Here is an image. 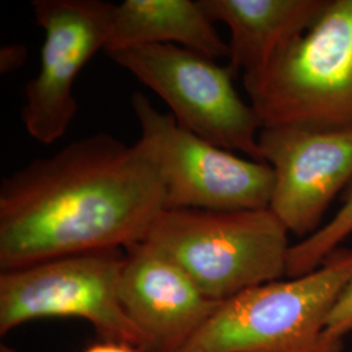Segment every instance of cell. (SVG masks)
I'll return each mask as SVG.
<instances>
[{"label": "cell", "mask_w": 352, "mask_h": 352, "mask_svg": "<svg viewBox=\"0 0 352 352\" xmlns=\"http://www.w3.org/2000/svg\"><path fill=\"white\" fill-rule=\"evenodd\" d=\"M166 209L148 146L107 132L33 160L0 186V270L145 239Z\"/></svg>", "instance_id": "obj_1"}, {"label": "cell", "mask_w": 352, "mask_h": 352, "mask_svg": "<svg viewBox=\"0 0 352 352\" xmlns=\"http://www.w3.org/2000/svg\"><path fill=\"white\" fill-rule=\"evenodd\" d=\"M352 279V251L337 250L302 277L274 280L221 302L180 352H340L327 320Z\"/></svg>", "instance_id": "obj_2"}, {"label": "cell", "mask_w": 352, "mask_h": 352, "mask_svg": "<svg viewBox=\"0 0 352 352\" xmlns=\"http://www.w3.org/2000/svg\"><path fill=\"white\" fill-rule=\"evenodd\" d=\"M144 241L219 302L286 277L291 247L287 228L270 209H164Z\"/></svg>", "instance_id": "obj_3"}, {"label": "cell", "mask_w": 352, "mask_h": 352, "mask_svg": "<svg viewBox=\"0 0 352 352\" xmlns=\"http://www.w3.org/2000/svg\"><path fill=\"white\" fill-rule=\"evenodd\" d=\"M243 85L263 128L352 131V0H329L314 25Z\"/></svg>", "instance_id": "obj_4"}, {"label": "cell", "mask_w": 352, "mask_h": 352, "mask_svg": "<svg viewBox=\"0 0 352 352\" xmlns=\"http://www.w3.org/2000/svg\"><path fill=\"white\" fill-rule=\"evenodd\" d=\"M170 107L177 124L226 151L263 161L261 122L234 87L235 72L197 51L146 45L106 52Z\"/></svg>", "instance_id": "obj_5"}, {"label": "cell", "mask_w": 352, "mask_h": 352, "mask_svg": "<svg viewBox=\"0 0 352 352\" xmlns=\"http://www.w3.org/2000/svg\"><path fill=\"white\" fill-rule=\"evenodd\" d=\"M124 260L123 248H109L1 272L0 334L45 317H78L90 322L103 340L144 352V340L119 298Z\"/></svg>", "instance_id": "obj_6"}, {"label": "cell", "mask_w": 352, "mask_h": 352, "mask_svg": "<svg viewBox=\"0 0 352 352\" xmlns=\"http://www.w3.org/2000/svg\"><path fill=\"white\" fill-rule=\"evenodd\" d=\"M140 140L164 179L166 209H269L274 171L263 161L244 160L179 126L141 91L131 96Z\"/></svg>", "instance_id": "obj_7"}, {"label": "cell", "mask_w": 352, "mask_h": 352, "mask_svg": "<svg viewBox=\"0 0 352 352\" xmlns=\"http://www.w3.org/2000/svg\"><path fill=\"white\" fill-rule=\"evenodd\" d=\"M113 4L103 0H34L45 33L37 75L25 85L21 120L30 138L52 145L71 126L77 102L74 84L98 51L106 50Z\"/></svg>", "instance_id": "obj_8"}, {"label": "cell", "mask_w": 352, "mask_h": 352, "mask_svg": "<svg viewBox=\"0 0 352 352\" xmlns=\"http://www.w3.org/2000/svg\"><path fill=\"white\" fill-rule=\"evenodd\" d=\"M258 145L274 171L269 209L291 234L311 236L329 205L352 183V131L267 126Z\"/></svg>", "instance_id": "obj_9"}, {"label": "cell", "mask_w": 352, "mask_h": 352, "mask_svg": "<svg viewBox=\"0 0 352 352\" xmlns=\"http://www.w3.org/2000/svg\"><path fill=\"white\" fill-rule=\"evenodd\" d=\"M122 307L139 330L144 352H180L221 302L208 298L183 269L146 241L124 248Z\"/></svg>", "instance_id": "obj_10"}, {"label": "cell", "mask_w": 352, "mask_h": 352, "mask_svg": "<svg viewBox=\"0 0 352 352\" xmlns=\"http://www.w3.org/2000/svg\"><path fill=\"white\" fill-rule=\"evenodd\" d=\"M329 0H199L213 23L230 29L228 65L238 75H256L300 37Z\"/></svg>", "instance_id": "obj_11"}, {"label": "cell", "mask_w": 352, "mask_h": 352, "mask_svg": "<svg viewBox=\"0 0 352 352\" xmlns=\"http://www.w3.org/2000/svg\"><path fill=\"white\" fill-rule=\"evenodd\" d=\"M146 45H176L214 60L230 49L199 0H126L113 4L106 52Z\"/></svg>", "instance_id": "obj_12"}, {"label": "cell", "mask_w": 352, "mask_h": 352, "mask_svg": "<svg viewBox=\"0 0 352 352\" xmlns=\"http://www.w3.org/2000/svg\"><path fill=\"white\" fill-rule=\"evenodd\" d=\"M352 235V183L342 196V206L333 219L311 236L289 247L286 277L305 276L320 267Z\"/></svg>", "instance_id": "obj_13"}, {"label": "cell", "mask_w": 352, "mask_h": 352, "mask_svg": "<svg viewBox=\"0 0 352 352\" xmlns=\"http://www.w3.org/2000/svg\"><path fill=\"white\" fill-rule=\"evenodd\" d=\"M352 333V279L343 289L331 315L327 320L325 336L334 343H342V340Z\"/></svg>", "instance_id": "obj_14"}, {"label": "cell", "mask_w": 352, "mask_h": 352, "mask_svg": "<svg viewBox=\"0 0 352 352\" xmlns=\"http://www.w3.org/2000/svg\"><path fill=\"white\" fill-rule=\"evenodd\" d=\"M28 59V49L24 45L12 43L0 49V72L4 75L20 69Z\"/></svg>", "instance_id": "obj_15"}, {"label": "cell", "mask_w": 352, "mask_h": 352, "mask_svg": "<svg viewBox=\"0 0 352 352\" xmlns=\"http://www.w3.org/2000/svg\"><path fill=\"white\" fill-rule=\"evenodd\" d=\"M84 352H140L135 347L120 343V342H111V340H102L96 344H91Z\"/></svg>", "instance_id": "obj_16"}, {"label": "cell", "mask_w": 352, "mask_h": 352, "mask_svg": "<svg viewBox=\"0 0 352 352\" xmlns=\"http://www.w3.org/2000/svg\"><path fill=\"white\" fill-rule=\"evenodd\" d=\"M0 352H16L11 347H8V346H4V344H1V347H0Z\"/></svg>", "instance_id": "obj_17"}]
</instances>
